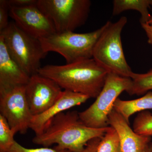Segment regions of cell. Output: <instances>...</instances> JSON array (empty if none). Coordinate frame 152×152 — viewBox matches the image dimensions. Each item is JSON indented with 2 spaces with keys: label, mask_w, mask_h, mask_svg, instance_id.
<instances>
[{
  "label": "cell",
  "mask_w": 152,
  "mask_h": 152,
  "mask_svg": "<svg viewBox=\"0 0 152 152\" xmlns=\"http://www.w3.org/2000/svg\"><path fill=\"white\" fill-rule=\"evenodd\" d=\"M109 128L89 127L82 121L76 111L63 112L51 120L43 132L35 135L32 142L44 147L56 144L55 147L58 149L82 152L90 141L102 138Z\"/></svg>",
  "instance_id": "1"
},
{
  "label": "cell",
  "mask_w": 152,
  "mask_h": 152,
  "mask_svg": "<svg viewBox=\"0 0 152 152\" xmlns=\"http://www.w3.org/2000/svg\"><path fill=\"white\" fill-rule=\"evenodd\" d=\"M109 73L94 58L63 65L41 67L38 74L54 81L62 89L96 98Z\"/></svg>",
  "instance_id": "2"
},
{
  "label": "cell",
  "mask_w": 152,
  "mask_h": 152,
  "mask_svg": "<svg viewBox=\"0 0 152 152\" xmlns=\"http://www.w3.org/2000/svg\"><path fill=\"white\" fill-rule=\"evenodd\" d=\"M127 23L124 16L115 23H106L105 28L95 45L93 58L109 73L132 78L134 73L126 61L121 38Z\"/></svg>",
  "instance_id": "3"
},
{
  "label": "cell",
  "mask_w": 152,
  "mask_h": 152,
  "mask_svg": "<svg viewBox=\"0 0 152 152\" xmlns=\"http://www.w3.org/2000/svg\"><path fill=\"white\" fill-rule=\"evenodd\" d=\"M107 24L94 31L77 33L74 31L56 32L39 39L44 51L58 53L67 64L93 58V51L98 39Z\"/></svg>",
  "instance_id": "4"
},
{
  "label": "cell",
  "mask_w": 152,
  "mask_h": 152,
  "mask_svg": "<svg viewBox=\"0 0 152 152\" xmlns=\"http://www.w3.org/2000/svg\"><path fill=\"white\" fill-rule=\"evenodd\" d=\"M11 56L30 77L38 73L47 56L39 40L28 34L13 22L0 32Z\"/></svg>",
  "instance_id": "5"
},
{
  "label": "cell",
  "mask_w": 152,
  "mask_h": 152,
  "mask_svg": "<svg viewBox=\"0 0 152 152\" xmlns=\"http://www.w3.org/2000/svg\"><path fill=\"white\" fill-rule=\"evenodd\" d=\"M132 83L130 78L109 73L96 101L86 110L79 113L82 121L87 126L95 129L108 126V117L114 103L122 93L129 91Z\"/></svg>",
  "instance_id": "6"
},
{
  "label": "cell",
  "mask_w": 152,
  "mask_h": 152,
  "mask_svg": "<svg viewBox=\"0 0 152 152\" xmlns=\"http://www.w3.org/2000/svg\"><path fill=\"white\" fill-rule=\"evenodd\" d=\"M37 5L54 26L56 32L74 31L87 21L89 0H38Z\"/></svg>",
  "instance_id": "7"
},
{
  "label": "cell",
  "mask_w": 152,
  "mask_h": 152,
  "mask_svg": "<svg viewBox=\"0 0 152 152\" xmlns=\"http://www.w3.org/2000/svg\"><path fill=\"white\" fill-rule=\"evenodd\" d=\"M0 115L15 134L26 133L34 116L26 96L25 86L0 92Z\"/></svg>",
  "instance_id": "8"
},
{
  "label": "cell",
  "mask_w": 152,
  "mask_h": 152,
  "mask_svg": "<svg viewBox=\"0 0 152 152\" xmlns=\"http://www.w3.org/2000/svg\"><path fill=\"white\" fill-rule=\"evenodd\" d=\"M63 91L56 83L39 74L31 76L25 86L28 104L33 116L46 111L56 102Z\"/></svg>",
  "instance_id": "9"
},
{
  "label": "cell",
  "mask_w": 152,
  "mask_h": 152,
  "mask_svg": "<svg viewBox=\"0 0 152 152\" xmlns=\"http://www.w3.org/2000/svg\"><path fill=\"white\" fill-rule=\"evenodd\" d=\"M10 17L23 31L38 39L56 32L54 26L37 4L10 7Z\"/></svg>",
  "instance_id": "10"
},
{
  "label": "cell",
  "mask_w": 152,
  "mask_h": 152,
  "mask_svg": "<svg viewBox=\"0 0 152 152\" xmlns=\"http://www.w3.org/2000/svg\"><path fill=\"white\" fill-rule=\"evenodd\" d=\"M108 123L116 131L121 152H145L151 143V136L142 135L134 132L129 123L114 109L109 115Z\"/></svg>",
  "instance_id": "11"
},
{
  "label": "cell",
  "mask_w": 152,
  "mask_h": 152,
  "mask_svg": "<svg viewBox=\"0 0 152 152\" xmlns=\"http://www.w3.org/2000/svg\"><path fill=\"white\" fill-rule=\"evenodd\" d=\"M90 98L86 95L64 90L56 102L46 111L34 116L30 124L35 135L43 132L48 123L53 118L61 113L86 102Z\"/></svg>",
  "instance_id": "12"
},
{
  "label": "cell",
  "mask_w": 152,
  "mask_h": 152,
  "mask_svg": "<svg viewBox=\"0 0 152 152\" xmlns=\"http://www.w3.org/2000/svg\"><path fill=\"white\" fill-rule=\"evenodd\" d=\"M30 77L11 56L0 36V92L26 86Z\"/></svg>",
  "instance_id": "13"
},
{
  "label": "cell",
  "mask_w": 152,
  "mask_h": 152,
  "mask_svg": "<svg viewBox=\"0 0 152 152\" xmlns=\"http://www.w3.org/2000/svg\"><path fill=\"white\" fill-rule=\"evenodd\" d=\"M113 109L129 123L130 117L133 114L152 109V92H148L143 96L131 100L118 98L114 103Z\"/></svg>",
  "instance_id": "14"
},
{
  "label": "cell",
  "mask_w": 152,
  "mask_h": 152,
  "mask_svg": "<svg viewBox=\"0 0 152 152\" xmlns=\"http://www.w3.org/2000/svg\"><path fill=\"white\" fill-rule=\"evenodd\" d=\"M113 3V16L127 10L137 11L141 15V24L147 23L151 18L148 9L151 6L152 0H114Z\"/></svg>",
  "instance_id": "15"
},
{
  "label": "cell",
  "mask_w": 152,
  "mask_h": 152,
  "mask_svg": "<svg viewBox=\"0 0 152 152\" xmlns=\"http://www.w3.org/2000/svg\"><path fill=\"white\" fill-rule=\"evenodd\" d=\"M131 79L132 83L127 92L129 94L140 96L152 90V69L145 73H134Z\"/></svg>",
  "instance_id": "16"
},
{
  "label": "cell",
  "mask_w": 152,
  "mask_h": 152,
  "mask_svg": "<svg viewBox=\"0 0 152 152\" xmlns=\"http://www.w3.org/2000/svg\"><path fill=\"white\" fill-rule=\"evenodd\" d=\"M97 152H121L120 140L116 131L111 126L101 139Z\"/></svg>",
  "instance_id": "17"
},
{
  "label": "cell",
  "mask_w": 152,
  "mask_h": 152,
  "mask_svg": "<svg viewBox=\"0 0 152 152\" xmlns=\"http://www.w3.org/2000/svg\"><path fill=\"white\" fill-rule=\"evenodd\" d=\"M133 129L142 135L152 136V114L148 111L140 113L134 120Z\"/></svg>",
  "instance_id": "18"
},
{
  "label": "cell",
  "mask_w": 152,
  "mask_h": 152,
  "mask_svg": "<svg viewBox=\"0 0 152 152\" xmlns=\"http://www.w3.org/2000/svg\"><path fill=\"white\" fill-rule=\"evenodd\" d=\"M15 134L12 130L7 120L0 115V152H6L15 141Z\"/></svg>",
  "instance_id": "19"
},
{
  "label": "cell",
  "mask_w": 152,
  "mask_h": 152,
  "mask_svg": "<svg viewBox=\"0 0 152 152\" xmlns=\"http://www.w3.org/2000/svg\"><path fill=\"white\" fill-rule=\"evenodd\" d=\"M6 152H70L66 150L58 149L56 148L48 147L38 148H28L22 146L15 141L10 148Z\"/></svg>",
  "instance_id": "20"
},
{
  "label": "cell",
  "mask_w": 152,
  "mask_h": 152,
  "mask_svg": "<svg viewBox=\"0 0 152 152\" xmlns=\"http://www.w3.org/2000/svg\"><path fill=\"white\" fill-rule=\"evenodd\" d=\"M10 7L7 0L0 1V32L8 26Z\"/></svg>",
  "instance_id": "21"
},
{
  "label": "cell",
  "mask_w": 152,
  "mask_h": 152,
  "mask_svg": "<svg viewBox=\"0 0 152 152\" xmlns=\"http://www.w3.org/2000/svg\"><path fill=\"white\" fill-rule=\"evenodd\" d=\"M38 0H7L10 7H23L37 4Z\"/></svg>",
  "instance_id": "22"
},
{
  "label": "cell",
  "mask_w": 152,
  "mask_h": 152,
  "mask_svg": "<svg viewBox=\"0 0 152 152\" xmlns=\"http://www.w3.org/2000/svg\"><path fill=\"white\" fill-rule=\"evenodd\" d=\"M101 139L100 138H96L90 141L82 152H97Z\"/></svg>",
  "instance_id": "23"
},
{
  "label": "cell",
  "mask_w": 152,
  "mask_h": 152,
  "mask_svg": "<svg viewBox=\"0 0 152 152\" xmlns=\"http://www.w3.org/2000/svg\"><path fill=\"white\" fill-rule=\"evenodd\" d=\"M142 28L148 37V42L150 45H152V24L144 23L141 24Z\"/></svg>",
  "instance_id": "24"
},
{
  "label": "cell",
  "mask_w": 152,
  "mask_h": 152,
  "mask_svg": "<svg viewBox=\"0 0 152 152\" xmlns=\"http://www.w3.org/2000/svg\"><path fill=\"white\" fill-rule=\"evenodd\" d=\"M145 152H152V142L149 144Z\"/></svg>",
  "instance_id": "25"
},
{
  "label": "cell",
  "mask_w": 152,
  "mask_h": 152,
  "mask_svg": "<svg viewBox=\"0 0 152 152\" xmlns=\"http://www.w3.org/2000/svg\"><path fill=\"white\" fill-rule=\"evenodd\" d=\"M151 6H152V4ZM147 23L149 24H152V15L151 18V19L149 21V22H148V23Z\"/></svg>",
  "instance_id": "26"
}]
</instances>
